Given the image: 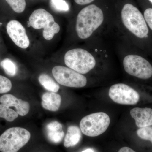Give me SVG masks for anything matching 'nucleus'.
Instances as JSON below:
<instances>
[{"mask_svg": "<svg viewBox=\"0 0 152 152\" xmlns=\"http://www.w3.org/2000/svg\"><path fill=\"white\" fill-rule=\"evenodd\" d=\"M95 0H75V1L76 4L80 5H85L91 4Z\"/></svg>", "mask_w": 152, "mask_h": 152, "instance_id": "obj_24", "label": "nucleus"}, {"mask_svg": "<svg viewBox=\"0 0 152 152\" xmlns=\"http://www.w3.org/2000/svg\"><path fill=\"white\" fill-rule=\"evenodd\" d=\"M39 81L41 85L49 91L57 92L60 89V86L53 80L45 74H42L39 77Z\"/></svg>", "mask_w": 152, "mask_h": 152, "instance_id": "obj_16", "label": "nucleus"}, {"mask_svg": "<svg viewBox=\"0 0 152 152\" xmlns=\"http://www.w3.org/2000/svg\"><path fill=\"white\" fill-rule=\"evenodd\" d=\"M0 102L10 107H15L17 113L21 116H24L29 112L30 107L28 102L18 99L10 94L4 95L1 97Z\"/></svg>", "mask_w": 152, "mask_h": 152, "instance_id": "obj_11", "label": "nucleus"}, {"mask_svg": "<svg viewBox=\"0 0 152 152\" xmlns=\"http://www.w3.org/2000/svg\"><path fill=\"white\" fill-rule=\"evenodd\" d=\"M149 1H150L151 2L152 4V0H149Z\"/></svg>", "mask_w": 152, "mask_h": 152, "instance_id": "obj_27", "label": "nucleus"}, {"mask_svg": "<svg viewBox=\"0 0 152 152\" xmlns=\"http://www.w3.org/2000/svg\"><path fill=\"white\" fill-rule=\"evenodd\" d=\"M45 131L47 138L54 144L59 143L64 136L62 125L57 121L48 123L46 126Z\"/></svg>", "mask_w": 152, "mask_h": 152, "instance_id": "obj_13", "label": "nucleus"}, {"mask_svg": "<svg viewBox=\"0 0 152 152\" xmlns=\"http://www.w3.org/2000/svg\"><path fill=\"white\" fill-rule=\"evenodd\" d=\"M52 74L58 83L66 87L83 88L88 82L84 75L68 67L56 66L52 69Z\"/></svg>", "mask_w": 152, "mask_h": 152, "instance_id": "obj_8", "label": "nucleus"}, {"mask_svg": "<svg viewBox=\"0 0 152 152\" xmlns=\"http://www.w3.org/2000/svg\"><path fill=\"white\" fill-rule=\"evenodd\" d=\"M8 34L14 43L22 49H26L30 45V42L26 29L20 22L12 20L7 26Z\"/></svg>", "mask_w": 152, "mask_h": 152, "instance_id": "obj_10", "label": "nucleus"}, {"mask_svg": "<svg viewBox=\"0 0 152 152\" xmlns=\"http://www.w3.org/2000/svg\"><path fill=\"white\" fill-rule=\"evenodd\" d=\"M110 98L120 104L134 105L140 100V95L137 91L128 85L118 83L112 86L109 91Z\"/></svg>", "mask_w": 152, "mask_h": 152, "instance_id": "obj_9", "label": "nucleus"}, {"mask_svg": "<svg viewBox=\"0 0 152 152\" xmlns=\"http://www.w3.org/2000/svg\"><path fill=\"white\" fill-rule=\"evenodd\" d=\"M118 152H136L134 150L129 148V147H123L121 148L120 149Z\"/></svg>", "mask_w": 152, "mask_h": 152, "instance_id": "obj_25", "label": "nucleus"}, {"mask_svg": "<svg viewBox=\"0 0 152 152\" xmlns=\"http://www.w3.org/2000/svg\"><path fill=\"white\" fill-rule=\"evenodd\" d=\"M18 114L10 107L1 104H0V118H3L9 122H12L18 117Z\"/></svg>", "mask_w": 152, "mask_h": 152, "instance_id": "obj_17", "label": "nucleus"}, {"mask_svg": "<svg viewBox=\"0 0 152 152\" xmlns=\"http://www.w3.org/2000/svg\"><path fill=\"white\" fill-rule=\"evenodd\" d=\"M130 115L137 126L141 128L152 125V109L136 107L132 109Z\"/></svg>", "mask_w": 152, "mask_h": 152, "instance_id": "obj_12", "label": "nucleus"}, {"mask_svg": "<svg viewBox=\"0 0 152 152\" xmlns=\"http://www.w3.org/2000/svg\"><path fill=\"white\" fill-rule=\"evenodd\" d=\"M123 67L130 75L142 80L152 76V66L144 57L136 54L127 53L122 56Z\"/></svg>", "mask_w": 152, "mask_h": 152, "instance_id": "obj_6", "label": "nucleus"}, {"mask_svg": "<svg viewBox=\"0 0 152 152\" xmlns=\"http://www.w3.org/2000/svg\"><path fill=\"white\" fill-rule=\"evenodd\" d=\"M137 133L141 139L150 141L152 143V127L148 126L140 128L137 131Z\"/></svg>", "mask_w": 152, "mask_h": 152, "instance_id": "obj_20", "label": "nucleus"}, {"mask_svg": "<svg viewBox=\"0 0 152 152\" xmlns=\"http://www.w3.org/2000/svg\"><path fill=\"white\" fill-rule=\"evenodd\" d=\"M110 123V117L104 112H98L84 117L80 122V129L85 135L97 137L105 132Z\"/></svg>", "mask_w": 152, "mask_h": 152, "instance_id": "obj_7", "label": "nucleus"}, {"mask_svg": "<svg viewBox=\"0 0 152 152\" xmlns=\"http://www.w3.org/2000/svg\"><path fill=\"white\" fill-rule=\"evenodd\" d=\"M82 137L81 131L78 127L71 126L68 128L65 137L64 146L66 148L75 146L78 143Z\"/></svg>", "mask_w": 152, "mask_h": 152, "instance_id": "obj_15", "label": "nucleus"}, {"mask_svg": "<svg viewBox=\"0 0 152 152\" xmlns=\"http://www.w3.org/2000/svg\"><path fill=\"white\" fill-rule=\"evenodd\" d=\"M61 103V97L54 92L44 93L42 96V105L45 110L56 112L59 109Z\"/></svg>", "mask_w": 152, "mask_h": 152, "instance_id": "obj_14", "label": "nucleus"}, {"mask_svg": "<svg viewBox=\"0 0 152 152\" xmlns=\"http://www.w3.org/2000/svg\"><path fill=\"white\" fill-rule=\"evenodd\" d=\"M29 26L35 29L43 28V36L47 40H51L60 31V26L56 23L51 14L43 9L33 12L29 18Z\"/></svg>", "mask_w": 152, "mask_h": 152, "instance_id": "obj_4", "label": "nucleus"}, {"mask_svg": "<svg viewBox=\"0 0 152 152\" xmlns=\"http://www.w3.org/2000/svg\"><path fill=\"white\" fill-rule=\"evenodd\" d=\"M82 152H94V150L92 149L89 148L84 150V151H83Z\"/></svg>", "mask_w": 152, "mask_h": 152, "instance_id": "obj_26", "label": "nucleus"}, {"mask_svg": "<svg viewBox=\"0 0 152 152\" xmlns=\"http://www.w3.org/2000/svg\"><path fill=\"white\" fill-rule=\"evenodd\" d=\"M119 23H115L129 40L135 37L143 39L148 37L149 29L144 15L135 6L127 3L121 11Z\"/></svg>", "mask_w": 152, "mask_h": 152, "instance_id": "obj_2", "label": "nucleus"}, {"mask_svg": "<svg viewBox=\"0 0 152 152\" xmlns=\"http://www.w3.org/2000/svg\"><path fill=\"white\" fill-rule=\"evenodd\" d=\"M13 10L18 13H21L26 8V0H5Z\"/></svg>", "mask_w": 152, "mask_h": 152, "instance_id": "obj_19", "label": "nucleus"}, {"mask_svg": "<svg viewBox=\"0 0 152 152\" xmlns=\"http://www.w3.org/2000/svg\"><path fill=\"white\" fill-rule=\"evenodd\" d=\"M12 88V83L10 80L0 75V94L8 92Z\"/></svg>", "mask_w": 152, "mask_h": 152, "instance_id": "obj_22", "label": "nucleus"}, {"mask_svg": "<svg viewBox=\"0 0 152 152\" xmlns=\"http://www.w3.org/2000/svg\"><path fill=\"white\" fill-rule=\"evenodd\" d=\"M99 54L81 48L71 49L65 54L64 63L68 67L85 75L96 67L98 58L102 57Z\"/></svg>", "mask_w": 152, "mask_h": 152, "instance_id": "obj_3", "label": "nucleus"}, {"mask_svg": "<svg viewBox=\"0 0 152 152\" xmlns=\"http://www.w3.org/2000/svg\"><path fill=\"white\" fill-rule=\"evenodd\" d=\"M102 9L96 5L90 4L79 12L76 18L75 31L79 39L86 40L96 36L107 24Z\"/></svg>", "mask_w": 152, "mask_h": 152, "instance_id": "obj_1", "label": "nucleus"}, {"mask_svg": "<svg viewBox=\"0 0 152 152\" xmlns=\"http://www.w3.org/2000/svg\"><path fill=\"white\" fill-rule=\"evenodd\" d=\"M0 65L8 75L14 77L16 75L18 72L16 64L10 59L5 58L0 63Z\"/></svg>", "mask_w": 152, "mask_h": 152, "instance_id": "obj_18", "label": "nucleus"}, {"mask_svg": "<svg viewBox=\"0 0 152 152\" xmlns=\"http://www.w3.org/2000/svg\"><path fill=\"white\" fill-rule=\"evenodd\" d=\"M144 17L147 25L152 31V8H148L145 11Z\"/></svg>", "mask_w": 152, "mask_h": 152, "instance_id": "obj_23", "label": "nucleus"}, {"mask_svg": "<svg viewBox=\"0 0 152 152\" xmlns=\"http://www.w3.org/2000/svg\"><path fill=\"white\" fill-rule=\"evenodd\" d=\"M30 138L31 134L24 128H10L0 136V151L18 152L27 143Z\"/></svg>", "mask_w": 152, "mask_h": 152, "instance_id": "obj_5", "label": "nucleus"}, {"mask_svg": "<svg viewBox=\"0 0 152 152\" xmlns=\"http://www.w3.org/2000/svg\"><path fill=\"white\" fill-rule=\"evenodd\" d=\"M51 5L54 10L59 12L69 11V6L64 0H51Z\"/></svg>", "mask_w": 152, "mask_h": 152, "instance_id": "obj_21", "label": "nucleus"}]
</instances>
